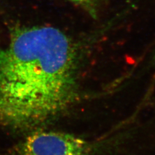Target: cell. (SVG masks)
Here are the masks:
<instances>
[{
  "mask_svg": "<svg viewBox=\"0 0 155 155\" xmlns=\"http://www.w3.org/2000/svg\"><path fill=\"white\" fill-rule=\"evenodd\" d=\"M73 45L59 30H16L0 49V122L27 129L66 110L77 97Z\"/></svg>",
  "mask_w": 155,
  "mask_h": 155,
  "instance_id": "cell-1",
  "label": "cell"
},
{
  "mask_svg": "<svg viewBox=\"0 0 155 155\" xmlns=\"http://www.w3.org/2000/svg\"><path fill=\"white\" fill-rule=\"evenodd\" d=\"M88 145L68 133L39 131L29 134L20 148V155H84Z\"/></svg>",
  "mask_w": 155,
  "mask_h": 155,
  "instance_id": "cell-2",
  "label": "cell"
},
{
  "mask_svg": "<svg viewBox=\"0 0 155 155\" xmlns=\"http://www.w3.org/2000/svg\"><path fill=\"white\" fill-rule=\"evenodd\" d=\"M72 2H75L79 5L83 6L84 7H86L87 8H92L94 4L95 0H70Z\"/></svg>",
  "mask_w": 155,
  "mask_h": 155,
  "instance_id": "cell-3",
  "label": "cell"
}]
</instances>
